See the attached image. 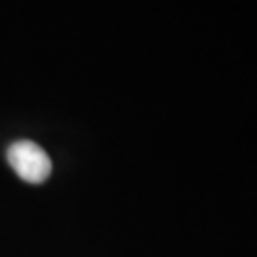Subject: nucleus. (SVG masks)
I'll return each instance as SVG.
<instances>
[{
	"mask_svg": "<svg viewBox=\"0 0 257 257\" xmlns=\"http://www.w3.org/2000/svg\"><path fill=\"white\" fill-rule=\"evenodd\" d=\"M10 168L31 185L44 183L52 174V158L38 143L31 139H19L6 151Z\"/></svg>",
	"mask_w": 257,
	"mask_h": 257,
	"instance_id": "1",
	"label": "nucleus"
}]
</instances>
